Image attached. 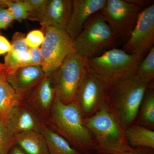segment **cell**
<instances>
[{
	"instance_id": "obj_17",
	"label": "cell",
	"mask_w": 154,
	"mask_h": 154,
	"mask_svg": "<svg viewBox=\"0 0 154 154\" xmlns=\"http://www.w3.org/2000/svg\"><path fill=\"white\" fill-rule=\"evenodd\" d=\"M15 143L27 154H49L44 137L41 133L29 131L14 136Z\"/></svg>"
},
{
	"instance_id": "obj_34",
	"label": "cell",
	"mask_w": 154,
	"mask_h": 154,
	"mask_svg": "<svg viewBox=\"0 0 154 154\" xmlns=\"http://www.w3.org/2000/svg\"><path fill=\"white\" fill-rule=\"evenodd\" d=\"M5 0H0V6L5 5Z\"/></svg>"
},
{
	"instance_id": "obj_2",
	"label": "cell",
	"mask_w": 154,
	"mask_h": 154,
	"mask_svg": "<svg viewBox=\"0 0 154 154\" xmlns=\"http://www.w3.org/2000/svg\"><path fill=\"white\" fill-rule=\"evenodd\" d=\"M144 57L115 48L97 57L84 58L88 72L108 89L134 76Z\"/></svg>"
},
{
	"instance_id": "obj_25",
	"label": "cell",
	"mask_w": 154,
	"mask_h": 154,
	"mask_svg": "<svg viewBox=\"0 0 154 154\" xmlns=\"http://www.w3.org/2000/svg\"><path fill=\"white\" fill-rule=\"evenodd\" d=\"M29 16L28 19L36 21L39 14L44 8L47 0H24Z\"/></svg>"
},
{
	"instance_id": "obj_6",
	"label": "cell",
	"mask_w": 154,
	"mask_h": 154,
	"mask_svg": "<svg viewBox=\"0 0 154 154\" xmlns=\"http://www.w3.org/2000/svg\"><path fill=\"white\" fill-rule=\"evenodd\" d=\"M85 60L75 52L69 54L52 75L56 97L65 105L75 102L83 79L88 72Z\"/></svg>"
},
{
	"instance_id": "obj_28",
	"label": "cell",
	"mask_w": 154,
	"mask_h": 154,
	"mask_svg": "<svg viewBox=\"0 0 154 154\" xmlns=\"http://www.w3.org/2000/svg\"><path fill=\"white\" fill-rule=\"evenodd\" d=\"M29 52L30 57V65H38L41 66L43 60L40 48L38 47L35 48H29Z\"/></svg>"
},
{
	"instance_id": "obj_32",
	"label": "cell",
	"mask_w": 154,
	"mask_h": 154,
	"mask_svg": "<svg viewBox=\"0 0 154 154\" xmlns=\"http://www.w3.org/2000/svg\"><path fill=\"white\" fill-rule=\"evenodd\" d=\"M129 2L132 3L134 5L141 7L145 6L150 3L149 1H143V0H128Z\"/></svg>"
},
{
	"instance_id": "obj_23",
	"label": "cell",
	"mask_w": 154,
	"mask_h": 154,
	"mask_svg": "<svg viewBox=\"0 0 154 154\" xmlns=\"http://www.w3.org/2000/svg\"><path fill=\"white\" fill-rule=\"evenodd\" d=\"M5 4L8 7V9L14 20L21 22L28 19L29 14L23 1L5 0Z\"/></svg>"
},
{
	"instance_id": "obj_5",
	"label": "cell",
	"mask_w": 154,
	"mask_h": 154,
	"mask_svg": "<svg viewBox=\"0 0 154 154\" xmlns=\"http://www.w3.org/2000/svg\"><path fill=\"white\" fill-rule=\"evenodd\" d=\"M117 43L118 39L100 11L91 16L73 40L75 52L88 59L115 48Z\"/></svg>"
},
{
	"instance_id": "obj_13",
	"label": "cell",
	"mask_w": 154,
	"mask_h": 154,
	"mask_svg": "<svg viewBox=\"0 0 154 154\" xmlns=\"http://www.w3.org/2000/svg\"><path fill=\"white\" fill-rule=\"evenodd\" d=\"M45 77L41 66L21 67L6 75V79L14 89L20 101L25 100L30 92Z\"/></svg>"
},
{
	"instance_id": "obj_33",
	"label": "cell",
	"mask_w": 154,
	"mask_h": 154,
	"mask_svg": "<svg viewBox=\"0 0 154 154\" xmlns=\"http://www.w3.org/2000/svg\"><path fill=\"white\" fill-rule=\"evenodd\" d=\"M6 75V69L4 64L0 63V78Z\"/></svg>"
},
{
	"instance_id": "obj_16",
	"label": "cell",
	"mask_w": 154,
	"mask_h": 154,
	"mask_svg": "<svg viewBox=\"0 0 154 154\" xmlns=\"http://www.w3.org/2000/svg\"><path fill=\"white\" fill-rule=\"evenodd\" d=\"M11 48L5 58L6 75L21 67L30 65L29 48L25 42V34L16 32L13 35Z\"/></svg>"
},
{
	"instance_id": "obj_20",
	"label": "cell",
	"mask_w": 154,
	"mask_h": 154,
	"mask_svg": "<svg viewBox=\"0 0 154 154\" xmlns=\"http://www.w3.org/2000/svg\"><path fill=\"white\" fill-rule=\"evenodd\" d=\"M42 134L49 154H83L72 147L63 138L53 131L46 125Z\"/></svg>"
},
{
	"instance_id": "obj_4",
	"label": "cell",
	"mask_w": 154,
	"mask_h": 154,
	"mask_svg": "<svg viewBox=\"0 0 154 154\" xmlns=\"http://www.w3.org/2000/svg\"><path fill=\"white\" fill-rule=\"evenodd\" d=\"M91 131L96 154H119L131 147L125 130L108 107L83 119Z\"/></svg>"
},
{
	"instance_id": "obj_19",
	"label": "cell",
	"mask_w": 154,
	"mask_h": 154,
	"mask_svg": "<svg viewBox=\"0 0 154 154\" xmlns=\"http://www.w3.org/2000/svg\"><path fill=\"white\" fill-rule=\"evenodd\" d=\"M127 141L133 148L144 147L154 149V131L133 124L125 130Z\"/></svg>"
},
{
	"instance_id": "obj_15",
	"label": "cell",
	"mask_w": 154,
	"mask_h": 154,
	"mask_svg": "<svg viewBox=\"0 0 154 154\" xmlns=\"http://www.w3.org/2000/svg\"><path fill=\"white\" fill-rule=\"evenodd\" d=\"M72 0H47L37 17L43 27H53L66 30L72 7Z\"/></svg>"
},
{
	"instance_id": "obj_14",
	"label": "cell",
	"mask_w": 154,
	"mask_h": 154,
	"mask_svg": "<svg viewBox=\"0 0 154 154\" xmlns=\"http://www.w3.org/2000/svg\"><path fill=\"white\" fill-rule=\"evenodd\" d=\"M106 0H73L71 14L66 31L73 40L82 30L88 19L101 11Z\"/></svg>"
},
{
	"instance_id": "obj_31",
	"label": "cell",
	"mask_w": 154,
	"mask_h": 154,
	"mask_svg": "<svg viewBox=\"0 0 154 154\" xmlns=\"http://www.w3.org/2000/svg\"><path fill=\"white\" fill-rule=\"evenodd\" d=\"M9 154H27L19 146L15 144L11 149Z\"/></svg>"
},
{
	"instance_id": "obj_1",
	"label": "cell",
	"mask_w": 154,
	"mask_h": 154,
	"mask_svg": "<svg viewBox=\"0 0 154 154\" xmlns=\"http://www.w3.org/2000/svg\"><path fill=\"white\" fill-rule=\"evenodd\" d=\"M45 125L82 153L96 154L92 134L75 102L65 105L56 96Z\"/></svg>"
},
{
	"instance_id": "obj_12",
	"label": "cell",
	"mask_w": 154,
	"mask_h": 154,
	"mask_svg": "<svg viewBox=\"0 0 154 154\" xmlns=\"http://www.w3.org/2000/svg\"><path fill=\"white\" fill-rule=\"evenodd\" d=\"M56 96L52 75L45 76L30 92L25 101L46 123Z\"/></svg>"
},
{
	"instance_id": "obj_10",
	"label": "cell",
	"mask_w": 154,
	"mask_h": 154,
	"mask_svg": "<svg viewBox=\"0 0 154 154\" xmlns=\"http://www.w3.org/2000/svg\"><path fill=\"white\" fill-rule=\"evenodd\" d=\"M75 102L83 119L89 118L108 107L107 89L88 72L80 86Z\"/></svg>"
},
{
	"instance_id": "obj_18",
	"label": "cell",
	"mask_w": 154,
	"mask_h": 154,
	"mask_svg": "<svg viewBox=\"0 0 154 154\" xmlns=\"http://www.w3.org/2000/svg\"><path fill=\"white\" fill-rule=\"evenodd\" d=\"M134 124L154 130V82L149 84L146 91Z\"/></svg>"
},
{
	"instance_id": "obj_21",
	"label": "cell",
	"mask_w": 154,
	"mask_h": 154,
	"mask_svg": "<svg viewBox=\"0 0 154 154\" xmlns=\"http://www.w3.org/2000/svg\"><path fill=\"white\" fill-rule=\"evenodd\" d=\"M19 101L14 89L6 79V75L0 78V120H5Z\"/></svg>"
},
{
	"instance_id": "obj_22",
	"label": "cell",
	"mask_w": 154,
	"mask_h": 154,
	"mask_svg": "<svg viewBox=\"0 0 154 154\" xmlns=\"http://www.w3.org/2000/svg\"><path fill=\"white\" fill-rule=\"evenodd\" d=\"M134 76L141 82L148 85L154 82V47L150 50L141 62Z\"/></svg>"
},
{
	"instance_id": "obj_11",
	"label": "cell",
	"mask_w": 154,
	"mask_h": 154,
	"mask_svg": "<svg viewBox=\"0 0 154 154\" xmlns=\"http://www.w3.org/2000/svg\"><path fill=\"white\" fill-rule=\"evenodd\" d=\"M7 128L13 135L26 131L42 133L45 123L25 100L19 101L5 121Z\"/></svg>"
},
{
	"instance_id": "obj_27",
	"label": "cell",
	"mask_w": 154,
	"mask_h": 154,
	"mask_svg": "<svg viewBox=\"0 0 154 154\" xmlns=\"http://www.w3.org/2000/svg\"><path fill=\"white\" fill-rule=\"evenodd\" d=\"M14 20L9 10L0 6V29L7 28Z\"/></svg>"
},
{
	"instance_id": "obj_3",
	"label": "cell",
	"mask_w": 154,
	"mask_h": 154,
	"mask_svg": "<svg viewBox=\"0 0 154 154\" xmlns=\"http://www.w3.org/2000/svg\"><path fill=\"white\" fill-rule=\"evenodd\" d=\"M149 85L134 75L107 89L108 108L124 130L134 124Z\"/></svg>"
},
{
	"instance_id": "obj_7",
	"label": "cell",
	"mask_w": 154,
	"mask_h": 154,
	"mask_svg": "<svg viewBox=\"0 0 154 154\" xmlns=\"http://www.w3.org/2000/svg\"><path fill=\"white\" fill-rule=\"evenodd\" d=\"M45 35L40 50L41 66L45 76L52 75L69 54L75 52L73 40L66 30L53 27H46Z\"/></svg>"
},
{
	"instance_id": "obj_29",
	"label": "cell",
	"mask_w": 154,
	"mask_h": 154,
	"mask_svg": "<svg viewBox=\"0 0 154 154\" xmlns=\"http://www.w3.org/2000/svg\"><path fill=\"white\" fill-rule=\"evenodd\" d=\"M119 154H154V149L150 148L139 147L129 149Z\"/></svg>"
},
{
	"instance_id": "obj_9",
	"label": "cell",
	"mask_w": 154,
	"mask_h": 154,
	"mask_svg": "<svg viewBox=\"0 0 154 154\" xmlns=\"http://www.w3.org/2000/svg\"><path fill=\"white\" fill-rule=\"evenodd\" d=\"M154 5L140 12L135 25L122 49L130 54L145 56L154 47Z\"/></svg>"
},
{
	"instance_id": "obj_24",
	"label": "cell",
	"mask_w": 154,
	"mask_h": 154,
	"mask_svg": "<svg viewBox=\"0 0 154 154\" xmlns=\"http://www.w3.org/2000/svg\"><path fill=\"white\" fill-rule=\"evenodd\" d=\"M15 144L14 135L7 128L5 121L0 120V154H9Z\"/></svg>"
},
{
	"instance_id": "obj_8",
	"label": "cell",
	"mask_w": 154,
	"mask_h": 154,
	"mask_svg": "<svg viewBox=\"0 0 154 154\" xmlns=\"http://www.w3.org/2000/svg\"><path fill=\"white\" fill-rule=\"evenodd\" d=\"M140 8L128 0H106L100 12L118 41H127L135 25Z\"/></svg>"
},
{
	"instance_id": "obj_26",
	"label": "cell",
	"mask_w": 154,
	"mask_h": 154,
	"mask_svg": "<svg viewBox=\"0 0 154 154\" xmlns=\"http://www.w3.org/2000/svg\"><path fill=\"white\" fill-rule=\"evenodd\" d=\"M44 35L40 30H33L30 31L25 37L26 45L30 48H38L43 43Z\"/></svg>"
},
{
	"instance_id": "obj_30",
	"label": "cell",
	"mask_w": 154,
	"mask_h": 154,
	"mask_svg": "<svg viewBox=\"0 0 154 154\" xmlns=\"http://www.w3.org/2000/svg\"><path fill=\"white\" fill-rule=\"evenodd\" d=\"M11 44L8 40L2 36L0 35V54H3L10 51Z\"/></svg>"
}]
</instances>
